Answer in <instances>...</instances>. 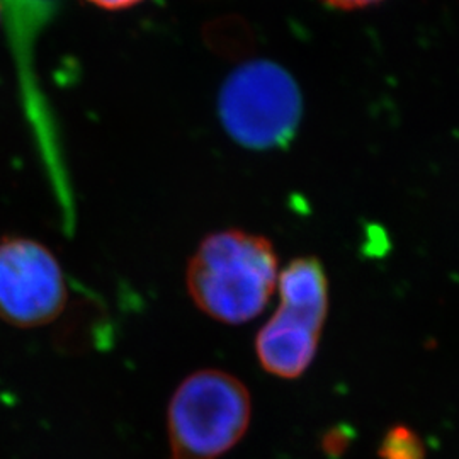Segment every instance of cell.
<instances>
[{
	"instance_id": "7",
	"label": "cell",
	"mask_w": 459,
	"mask_h": 459,
	"mask_svg": "<svg viewBox=\"0 0 459 459\" xmlns=\"http://www.w3.org/2000/svg\"><path fill=\"white\" fill-rule=\"evenodd\" d=\"M379 2H383V0H324V4H327L328 7L337 9V11H358V9L379 4Z\"/></svg>"
},
{
	"instance_id": "2",
	"label": "cell",
	"mask_w": 459,
	"mask_h": 459,
	"mask_svg": "<svg viewBox=\"0 0 459 459\" xmlns=\"http://www.w3.org/2000/svg\"><path fill=\"white\" fill-rule=\"evenodd\" d=\"M252 396L246 385L221 369L184 377L169 400V459H220L246 436Z\"/></svg>"
},
{
	"instance_id": "5",
	"label": "cell",
	"mask_w": 459,
	"mask_h": 459,
	"mask_svg": "<svg viewBox=\"0 0 459 459\" xmlns=\"http://www.w3.org/2000/svg\"><path fill=\"white\" fill-rule=\"evenodd\" d=\"M279 307L255 337L264 371L282 379L303 377L316 356L328 315V290L313 279L278 286Z\"/></svg>"
},
{
	"instance_id": "1",
	"label": "cell",
	"mask_w": 459,
	"mask_h": 459,
	"mask_svg": "<svg viewBox=\"0 0 459 459\" xmlns=\"http://www.w3.org/2000/svg\"><path fill=\"white\" fill-rule=\"evenodd\" d=\"M279 259L265 237L221 230L204 237L186 269L193 303L216 322L240 325L257 318L278 290Z\"/></svg>"
},
{
	"instance_id": "6",
	"label": "cell",
	"mask_w": 459,
	"mask_h": 459,
	"mask_svg": "<svg viewBox=\"0 0 459 459\" xmlns=\"http://www.w3.org/2000/svg\"><path fill=\"white\" fill-rule=\"evenodd\" d=\"M385 459H422V443L407 427H394L381 446Z\"/></svg>"
},
{
	"instance_id": "4",
	"label": "cell",
	"mask_w": 459,
	"mask_h": 459,
	"mask_svg": "<svg viewBox=\"0 0 459 459\" xmlns=\"http://www.w3.org/2000/svg\"><path fill=\"white\" fill-rule=\"evenodd\" d=\"M68 286L58 257L30 237L0 238V320L16 328L55 322L66 307Z\"/></svg>"
},
{
	"instance_id": "8",
	"label": "cell",
	"mask_w": 459,
	"mask_h": 459,
	"mask_svg": "<svg viewBox=\"0 0 459 459\" xmlns=\"http://www.w3.org/2000/svg\"><path fill=\"white\" fill-rule=\"evenodd\" d=\"M91 4L102 7V9H109V11H119V9H128L136 4H140L142 0H89Z\"/></svg>"
},
{
	"instance_id": "3",
	"label": "cell",
	"mask_w": 459,
	"mask_h": 459,
	"mask_svg": "<svg viewBox=\"0 0 459 459\" xmlns=\"http://www.w3.org/2000/svg\"><path fill=\"white\" fill-rule=\"evenodd\" d=\"M220 121L230 138L255 152L284 148L295 138L303 99L293 75L271 60L238 66L221 85Z\"/></svg>"
}]
</instances>
